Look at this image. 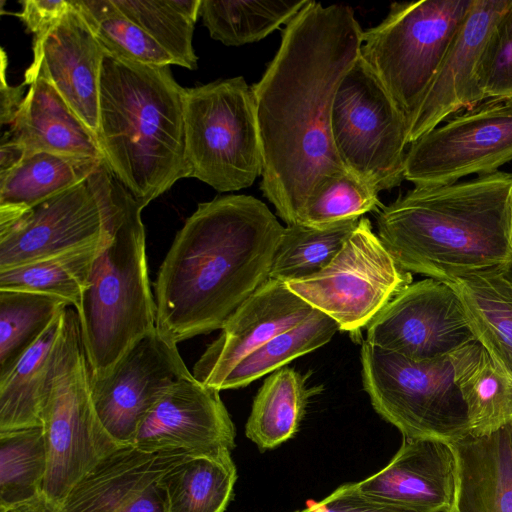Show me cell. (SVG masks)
<instances>
[{"label": "cell", "mask_w": 512, "mask_h": 512, "mask_svg": "<svg viewBox=\"0 0 512 512\" xmlns=\"http://www.w3.org/2000/svg\"><path fill=\"white\" fill-rule=\"evenodd\" d=\"M363 30L347 5L308 3L252 87L262 151L263 195L287 225L300 222L313 192L349 172L334 147L331 114L338 86L360 55Z\"/></svg>", "instance_id": "1"}, {"label": "cell", "mask_w": 512, "mask_h": 512, "mask_svg": "<svg viewBox=\"0 0 512 512\" xmlns=\"http://www.w3.org/2000/svg\"><path fill=\"white\" fill-rule=\"evenodd\" d=\"M283 229L253 196L199 203L175 235L154 282L158 332L178 344L221 329L269 278Z\"/></svg>", "instance_id": "2"}, {"label": "cell", "mask_w": 512, "mask_h": 512, "mask_svg": "<svg viewBox=\"0 0 512 512\" xmlns=\"http://www.w3.org/2000/svg\"><path fill=\"white\" fill-rule=\"evenodd\" d=\"M377 235L406 272L442 282L509 266L512 172L417 187L377 213Z\"/></svg>", "instance_id": "3"}, {"label": "cell", "mask_w": 512, "mask_h": 512, "mask_svg": "<svg viewBox=\"0 0 512 512\" xmlns=\"http://www.w3.org/2000/svg\"><path fill=\"white\" fill-rule=\"evenodd\" d=\"M184 95L170 66L104 51L96 138L103 160L143 208L191 177Z\"/></svg>", "instance_id": "4"}, {"label": "cell", "mask_w": 512, "mask_h": 512, "mask_svg": "<svg viewBox=\"0 0 512 512\" xmlns=\"http://www.w3.org/2000/svg\"><path fill=\"white\" fill-rule=\"evenodd\" d=\"M103 215V235L75 309L91 375L107 372L156 329L142 205L102 159L87 178Z\"/></svg>", "instance_id": "5"}, {"label": "cell", "mask_w": 512, "mask_h": 512, "mask_svg": "<svg viewBox=\"0 0 512 512\" xmlns=\"http://www.w3.org/2000/svg\"><path fill=\"white\" fill-rule=\"evenodd\" d=\"M473 0L393 2L386 17L363 30L360 56L407 125Z\"/></svg>", "instance_id": "6"}, {"label": "cell", "mask_w": 512, "mask_h": 512, "mask_svg": "<svg viewBox=\"0 0 512 512\" xmlns=\"http://www.w3.org/2000/svg\"><path fill=\"white\" fill-rule=\"evenodd\" d=\"M91 371L76 310L65 313V338L42 413L47 471L42 491L61 502L99 462L122 447L94 408Z\"/></svg>", "instance_id": "7"}, {"label": "cell", "mask_w": 512, "mask_h": 512, "mask_svg": "<svg viewBox=\"0 0 512 512\" xmlns=\"http://www.w3.org/2000/svg\"><path fill=\"white\" fill-rule=\"evenodd\" d=\"M363 387L375 411L404 439L454 443L469 435L450 356L414 361L363 341Z\"/></svg>", "instance_id": "8"}, {"label": "cell", "mask_w": 512, "mask_h": 512, "mask_svg": "<svg viewBox=\"0 0 512 512\" xmlns=\"http://www.w3.org/2000/svg\"><path fill=\"white\" fill-rule=\"evenodd\" d=\"M184 117L191 177L233 192L262 175L254 100L244 77L185 89Z\"/></svg>", "instance_id": "9"}, {"label": "cell", "mask_w": 512, "mask_h": 512, "mask_svg": "<svg viewBox=\"0 0 512 512\" xmlns=\"http://www.w3.org/2000/svg\"><path fill=\"white\" fill-rule=\"evenodd\" d=\"M331 132L345 168L378 192L405 179L407 121L360 55L336 91Z\"/></svg>", "instance_id": "10"}, {"label": "cell", "mask_w": 512, "mask_h": 512, "mask_svg": "<svg viewBox=\"0 0 512 512\" xmlns=\"http://www.w3.org/2000/svg\"><path fill=\"white\" fill-rule=\"evenodd\" d=\"M411 283V273L397 265L370 220L361 217L325 268L286 285L313 309L333 319L340 330L358 333Z\"/></svg>", "instance_id": "11"}, {"label": "cell", "mask_w": 512, "mask_h": 512, "mask_svg": "<svg viewBox=\"0 0 512 512\" xmlns=\"http://www.w3.org/2000/svg\"><path fill=\"white\" fill-rule=\"evenodd\" d=\"M511 161L512 99H485L411 143L404 178L417 187L450 185Z\"/></svg>", "instance_id": "12"}, {"label": "cell", "mask_w": 512, "mask_h": 512, "mask_svg": "<svg viewBox=\"0 0 512 512\" xmlns=\"http://www.w3.org/2000/svg\"><path fill=\"white\" fill-rule=\"evenodd\" d=\"M194 377L177 344L157 329L137 340L104 374L90 376L91 398L107 432L133 445L142 420L175 383Z\"/></svg>", "instance_id": "13"}, {"label": "cell", "mask_w": 512, "mask_h": 512, "mask_svg": "<svg viewBox=\"0 0 512 512\" xmlns=\"http://www.w3.org/2000/svg\"><path fill=\"white\" fill-rule=\"evenodd\" d=\"M369 344L414 361L450 355L475 340L461 302L445 282L404 287L366 326Z\"/></svg>", "instance_id": "14"}, {"label": "cell", "mask_w": 512, "mask_h": 512, "mask_svg": "<svg viewBox=\"0 0 512 512\" xmlns=\"http://www.w3.org/2000/svg\"><path fill=\"white\" fill-rule=\"evenodd\" d=\"M219 392L194 377L178 381L146 414L133 445L192 457L231 454L236 431Z\"/></svg>", "instance_id": "15"}, {"label": "cell", "mask_w": 512, "mask_h": 512, "mask_svg": "<svg viewBox=\"0 0 512 512\" xmlns=\"http://www.w3.org/2000/svg\"><path fill=\"white\" fill-rule=\"evenodd\" d=\"M103 228L86 179L0 224V271L97 243Z\"/></svg>", "instance_id": "16"}, {"label": "cell", "mask_w": 512, "mask_h": 512, "mask_svg": "<svg viewBox=\"0 0 512 512\" xmlns=\"http://www.w3.org/2000/svg\"><path fill=\"white\" fill-rule=\"evenodd\" d=\"M511 7L512 0H473L409 122V145L485 100L478 79L480 61L492 32Z\"/></svg>", "instance_id": "17"}, {"label": "cell", "mask_w": 512, "mask_h": 512, "mask_svg": "<svg viewBox=\"0 0 512 512\" xmlns=\"http://www.w3.org/2000/svg\"><path fill=\"white\" fill-rule=\"evenodd\" d=\"M70 4L56 24L35 36L33 61L22 84L30 85L36 78L49 82L96 135L104 49L71 0Z\"/></svg>", "instance_id": "18"}, {"label": "cell", "mask_w": 512, "mask_h": 512, "mask_svg": "<svg viewBox=\"0 0 512 512\" xmlns=\"http://www.w3.org/2000/svg\"><path fill=\"white\" fill-rule=\"evenodd\" d=\"M313 310L286 283L268 278L228 318L218 337L207 346L193 367L194 378L218 390L242 359L298 325Z\"/></svg>", "instance_id": "19"}, {"label": "cell", "mask_w": 512, "mask_h": 512, "mask_svg": "<svg viewBox=\"0 0 512 512\" xmlns=\"http://www.w3.org/2000/svg\"><path fill=\"white\" fill-rule=\"evenodd\" d=\"M183 456L122 446L73 487L64 507L67 512H168L162 477Z\"/></svg>", "instance_id": "20"}, {"label": "cell", "mask_w": 512, "mask_h": 512, "mask_svg": "<svg viewBox=\"0 0 512 512\" xmlns=\"http://www.w3.org/2000/svg\"><path fill=\"white\" fill-rule=\"evenodd\" d=\"M368 499L407 512H447L456 484L450 444L435 439H404L386 467L356 482Z\"/></svg>", "instance_id": "21"}, {"label": "cell", "mask_w": 512, "mask_h": 512, "mask_svg": "<svg viewBox=\"0 0 512 512\" xmlns=\"http://www.w3.org/2000/svg\"><path fill=\"white\" fill-rule=\"evenodd\" d=\"M450 445L456 484L447 512H512V425Z\"/></svg>", "instance_id": "22"}, {"label": "cell", "mask_w": 512, "mask_h": 512, "mask_svg": "<svg viewBox=\"0 0 512 512\" xmlns=\"http://www.w3.org/2000/svg\"><path fill=\"white\" fill-rule=\"evenodd\" d=\"M36 152L103 159L96 135L46 80L36 78L3 137Z\"/></svg>", "instance_id": "23"}, {"label": "cell", "mask_w": 512, "mask_h": 512, "mask_svg": "<svg viewBox=\"0 0 512 512\" xmlns=\"http://www.w3.org/2000/svg\"><path fill=\"white\" fill-rule=\"evenodd\" d=\"M66 309L0 378V432L42 426L45 400L63 348Z\"/></svg>", "instance_id": "24"}, {"label": "cell", "mask_w": 512, "mask_h": 512, "mask_svg": "<svg viewBox=\"0 0 512 512\" xmlns=\"http://www.w3.org/2000/svg\"><path fill=\"white\" fill-rule=\"evenodd\" d=\"M447 283L475 339L512 375V270L485 269Z\"/></svg>", "instance_id": "25"}, {"label": "cell", "mask_w": 512, "mask_h": 512, "mask_svg": "<svg viewBox=\"0 0 512 512\" xmlns=\"http://www.w3.org/2000/svg\"><path fill=\"white\" fill-rule=\"evenodd\" d=\"M449 356L469 435L486 436L512 425V375L476 339Z\"/></svg>", "instance_id": "26"}, {"label": "cell", "mask_w": 512, "mask_h": 512, "mask_svg": "<svg viewBox=\"0 0 512 512\" xmlns=\"http://www.w3.org/2000/svg\"><path fill=\"white\" fill-rule=\"evenodd\" d=\"M102 159L36 152L0 178V224L85 181Z\"/></svg>", "instance_id": "27"}, {"label": "cell", "mask_w": 512, "mask_h": 512, "mask_svg": "<svg viewBox=\"0 0 512 512\" xmlns=\"http://www.w3.org/2000/svg\"><path fill=\"white\" fill-rule=\"evenodd\" d=\"M236 480L231 454L183 456L162 477L168 512H225Z\"/></svg>", "instance_id": "28"}, {"label": "cell", "mask_w": 512, "mask_h": 512, "mask_svg": "<svg viewBox=\"0 0 512 512\" xmlns=\"http://www.w3.org/2000/svg\"><path fill=\"white\" fill-rule=\"evenodd\" d=\"M309 390L293 368L272 372L257 392L245 434L259 449H273L292 438L305 413Z\"/></svg>", "instance_id": "29"}, {"label": "cell", "mask_w": 512, "mask_h": 512, "mask_svg": "<svg viewBox=\"0 0 512 512\" xmlns=\"http://www.w3.org/2000/svg\"><path fill=\"white\" fill-rule=\"evenodd\" d=\"M309 0H202L200 16L210 36L226 46L262 40L288 23Z\"/></svg>", "instance_id": "30"}, {"label": "cell", "mask_w": 512, "mask_h": 512, "mask_svg": "<svg viewBox=\"0 0 512 512\" xmlns=\"http://www.w3.org/2000/svg\"><path fill=\"white\" fill-rule=\"evenodd\" d=\"M360 218L326 225L296 223L284 227L269 278L284 283L315 275L342 249Z\"/></svg>", "instance_id": "31"}, {"label": "cell", "mask_w": 512, "mask_h": 512, "mask_svg": "<svg viewBox=\"0 0 512 512\" xmlns=\"http://www.w3.org/2000/svg\"><path fill=\"white\" fill-rule=\"evenodd\" d=\"M100 242L0 271V290H20L59 297L79 305Z\"/></svg>", "instance_id": "32"}, {"label": "cell", "mask_w": 512, "mask_h": 512, "mask_svg": "<svg viewBox=\"0 0 512 512\" xmlns=\"http://www.w3.org/2000/svg\"><path fill=\"white\" fill-rule=\"evenodd\" d=\"M339 330L333 319L314 309L298 325L276 335L242 359L224 378L218 390L247 386L291 360L325 345Z\"/></svg>", "instance_id": "33"}, {"label": "cell", "mask_w": 512, "mask_h": 512, "mask_svg": "<svg viewBox=\"0 0 512 512\" xmlns=\"http://www.w3.org/2000/svg\"><path fill=\"white\" fill-rule=\"evenodd\" d=\"M70 304L42 293L0 290V378ZM72 307V306H71Z\"/></svg>", "instance_id": "34"}, {"label": "cell", "mask_w": 512, "mask_h": 512, "mask_svg": "<svg viewBox=\"0 0 512 512\" xmlns=\"http://www.w3.org/2000/svg\"><path fill=\"white\" fill-rule=\"evenodd\" d=\"M202 0H112L175 60L176 65L197 68L193 31Z\"/></svg>", "instance_id": "35"}, {"label": "cell", "mask_w": 512, "mask_h": 512, "mask_svg": "<svg viewBox=\"0 0 512 512\" xmlns=\"http://www.w3.org/2000/svg\"><path fill=\"white\" fill-rule=\"evenodd\" d=\"M105 52L135 63L153 66L176 65L139 25L123 14L112 0H71Z\"/></svg>", "instance_id": "36"}, {"label": "cell", "mask_w": 512, "mask_h": 512, "mask_svg": "<svg viewBox=\"0 0 512 512\" xmlns=\"http://www.w3.org/2000/svg\"><path fill=\"white\" fill-rule=\"evenodd\" d=\"M47 453L42 426L0 432V508L42 491Z\"/></svg>", "instance_id": "37"}, {"label": "cell", "mask_w": 512, "mask_h": 512, "mask_svg": "<svg viewBox=\"0 0 512 512\" xmlns=\"http://www.w3.org/2000/svg\"><path fill=\"white\" fill-rule=\"evenodd\" d=\"M378 191L347 172L326 179L310 196L300 218L301 224L326 225L378 213L384 206Z\"/></svg>", "instance_id": "38"}, {"label": "cell", "mask_w": 512, "mask_h": 512, "mask_svg": "<svg viewBox=\"0 0 512 512\" xmlns=\"http://www.w3.org/2000/svg\"><path fill=\"white\" fill-rule=\"evenodd\" d=\"M478 79L484 99H512V7L485 46Z\"/></svg>", "instance_id": "39"}, {"label": "cell", "mask_w": 512, "mask_h": 512, "mask_svg": "<svg viewBox=\"0 0 512 512\" xmlns=\"http://www.w3.org/2000/svg\"><path fill=\"white\" fill-rule=\"evenodd\" d=\"M294 512H407L398 508L378 504L358 489L357 483H346L319 502L309 504Z\"/></svg>", "instance_id": "40"}, {"label": "cell", "mask_w": 512, "mask_h": 512, "mask_svg": "<svg viewBox=\"0 0 512 512\" xmlns=\"http://www.w3.org/2000/svg\"><path fill=\"white\" fill-rule=\"evenodd\" d=\"M17 14L28 31L40 35L56 24L70 8V0H24Z\"/></svg>", "instance_id": "41"}, {"label": "cell", "mask_w": 512, "mask_h": 512, "mask_svg": "<svg viewBox=\"0 0 512 512\" xmlns=\"http://www.w3.org/2000/svg\"><path fill=\"white\" fill-rule=\"evenodd\" d=\"M7 66L6 54L2 50L1 58V86H0V123L1 125H10L25 96H23L24 85L11 86L5 78V69Z\"/></svg>", "instance_id": "42"}, {"label": "cell", "mask_w": 512, "mask_h": 512, "mask_svg": "<svg viewBox=\"0 0 512 512\" xmlns=\"http://www.w3.org/2000/svg\"><path fill=\"white\" fill-rule=\"evenodd\" d=\"M0 512H67V510L63 502L41 491L26 501L0 508Z\"/></svg>", "instance_id": "43"}, {"label": "cell", "mask_w": 512, "mask_h": 512, "mask_svg": "<svg viewBox=\"0 0 512 512\" xmlns=\"http://www.w3.org/2000/svg\"><path fill=\"white\" fill-rule=\"evenodd\" d=\"M26 157L24 148L18 143L3 138L0 148V178L16 168Z\"/></svg>", "instance_id": "44"}, {"label": "cell", "mask_w": 512, "mask_h": 512, "mask_svg": "<svg viewBox=\"0 0 512 512\" xmlns=\"http://www.w3.org/2000/svg\"><path fill=\"white\" fill-rule=\"evenodd\" d=\"M509 268L512 270V260H511V263L509 265Z\"/></svg>", "instance_id": "45"}]
</instances>
